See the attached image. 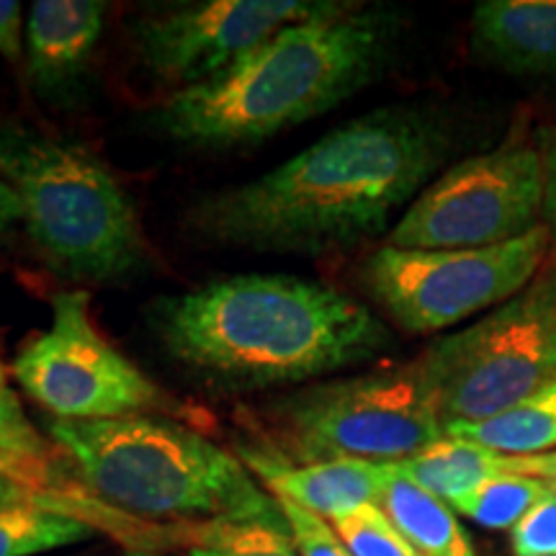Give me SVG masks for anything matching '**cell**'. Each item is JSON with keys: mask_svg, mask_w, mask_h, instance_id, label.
Instances as JSON below:
<instances>
[{"mask_svg": "<svg viewBox=\"0 0 556 556\" xmlns=\"http://www.w3.org/2000/svg\"><path fill=\"white\" fill-rule=\"evenodd\" d=\"M552 232L541 222L523 238L469 250H402L384 245L361 268V283L394 323L433 336L492 312L546 266Z\"/></svg>", "mask_w": 556, "mask_h": 556, "instance_id": "ba28073f", "label": "cell"}, {"mask_svg": "<svg viewBox=\"0 0 556 556\" xmlns=\"http://www.w3.org/2000/svg\"><path fill=\"white\" fill-rule=\"evenodd\" d=\"M276 503L281 507L299 556H353L330 520L319 518L289 500H276Z\"/></svg>", "mask_w": 556, "mask_h": 556, "instance_id": "cb8c5ba5", "label": "cell"}, {"mask_svg": "<svg viewBox=\"0 0 556 556\" xmlns=\"http://www.w3.org/2000/svg\"><path fill=\"white\" fill-rule=\"evenodd\" d=\"M397 467L443 503H451L486 479L510 471V456L479 446V443L462 441V438L443 435L441 441L430 443L428 448L409 456Z\"/></svg>", "mask_w": 556, "mask_h": 556, "instance_id": "ac0fdd59", "label": "cell"}, {"mask_svg": "<svg viewBox=\"0 0 556 556\" xmlns=\"http://www.w3.org/2000/svg\"><path fill=\"white\" fill-rule=\"evenodd\" d=\"M454 135L428 106H384L330 129L248 184L199 199V240L258 253L325 255L377 238L446 163Z\"/></svg>", "mask_w": 556, "mask_h": 556, "instance_id": "6da1fadb", "label": "cell"}, {"mask_svg": "<svg viewBox=\"0 0 556 556\" xmlns=\"http://www.w3.org/2000/svg\"><path fill=\"white\" fill-rule=\"evenodd\" d=\"M325 0H206L144 13L131 26L137 60L178 90L217 78L283 26L315 18Z\"/></svg>", "mask_w": 556, "mask_h": 556, "instance_id": "8fae6325", "label": "cell"}, {"mask_svg": "<svg viewBox=\"0 0 556 556\" xmlns=\"http://www.w3.org/2000/svg\"><path fill=\"white\" fill-rule=\"evenodd\" d=\"M160 345L225 389H266L328 377L387 353L392 330L328 283L287 274L214 278L148 312Z\"/></svg>", "mask_w": 556, "mask_h": 556, "instance_id": "7a4b0ae2", "label": "cell"}, {"mask_svg": "<svg viewBox=\"0 0 556 556\" xmlns=\"http://www.w3.org/2000/svg\"><path fill=\"white\" fill-rule=\"evenodd\" d=\"M446 435L479 443L503 456H541L556 451V379L486 420L448 426Z\"/></svg>", "mask_w": 556, "mask_h": 556, "instance_id": "e0dca14e", "label": "cell"}, {"mask_svg": "<svg viewBox=\"0 0 556 556\" xmlns=\"http://www.w3.org/2000/svg\"><path fill=\"white\" fill-rule=\"evenodd\" d=\"M238 456L276 500H289L325 520H336L364 505H379L389 475V464L361 458L291 464L263 454L261 448H242Z\"/></svg>", "mask_w": 556, "mask_h": 556, "instance_id": "4fadbf2b", "label": "cell"}, {"mask_svg": "<svg viewBox=\"0 0 556 556\" xmlns=\"http://www.w3.org/2000/svg\"><path fill=\"white\" fill-rule=\"evenodd\" d=\"M548 490L552 482L546 479L505 471L469 490L467 495L451 500L448 505L454 507L456 516L469 518L486 531H513Z\"/></svg>", "mask_w": 556, "mask_h": 556, "instance_id": "ffe728a7", "label": "cell"}, {"mask_svg": "<svg viewBox=\"0 0 556 556\" xmlns=\"http://www.w3.org/2000/svg\"><path fill=\"white\" fill-rule=\"evenodd\" d=\"M0 387H9V374H5L3 364H0Z\"/></svg>", "mask_w": 556, "mask_h": 556, "instance_id": "f546056e", "label": "cell"}, {"mask_svg": "<svg viewBox=\"0 0 556 556\" xmlns=\"http://www.w3.org/2000/svg\"><path fill=\"white\" fill-rule=\"evenodd\" d=\"M47 433L83 490L137 523L283 518L240 456L180 422L155 415L52 420Z\"/></svg>", "mask_w": 556, "mask_h": 556, "instance_id": "277c9868", "label": "cell"}, {"mask_svg": "<svg viewBox=\"0 0 556 556\" xmlns=\"http://www.w3.org/2000/svg\"><path fill=\"white\" fill-rule=\"evenodd\" d=\"M18 219H24V206H21V201L11 186L5 180H0V235Z\"/></svg>", "mask_w": 556, "mask_h": 556, "instance_id": "f1b7e54d", "label": "cell"}, {"mask_svg": "<svg viewBox=\"0 0 556 556\" xmlns=\"http://www.w3.org/2000/svg\"><path fill=\"white\" fill-rule=\"evenodd\" d=\"M0 180L39 255L73 281L119 283L148 266L135 201L78 139L0 111Z\"/></svg>", "mask_w": 556, "mask_h": 556, "instance_id": "5b68a950", "label": "cell"}, {"mask_svg": "<svg viewBox=\"0 0 556 556\" xmlns=\"http://www.w3.org/2000/svg\"><path fill=\"white\" fill-rule=\"evenodd\" d=\"M544 155L523 144L484 152L430 180L389 232L402 250H469L518 240L541 225Z\"/></svg>", "mask_w": 556, "mask_h": 556, "instance_id": "30bf717a", "label": "cell"}, {"mask_svg": "<svg viewBox=\"0 0 556 556\" xmlns=\"http://www.w3.org/2000/svg\"><path fill=\"white\" fill-rule=\"evenodd\" d=\"M189 556H299L287 520H222L193 526Z\"/></svg>", "mask_w": 556, "mask_h": 556, "instance_id": "44dd1931", "label": "cell"}, {"mask_svg": "<svg viewBox=\"0 0 556 556\" xmlns=\"http://www.w3.org/2000/svg\"><path fill=\"white\" fill-rule=\"evenodd\" d=\"M402 31L397 9L336 3L283 26L217 78L176 90L152 111V127L193 150L266 142L377 83L397 54Z\"/></svg>", "mask_w": 556, "mask_h": 556, "instance_id": "3957f363", "label": "cell"}, {"mask_svg": "<svg viewBox=\"0 0 556 556\" xmlns=\"http://www.w3.org/2000/svg\"><path fill=\"white\" fill-rule=\"evenodd\" d=\"M379 505L415 556H477L454 507L409 479L397 464H389Z\"/></svg>", "mask_w": 556, "mask_h": 556, "instance_id": "9a60e30c", "label": "cell"}, {"mask_svg": "<svg viewBox=\"0 0 556 556\" xmlns=\"http://www.w3.org/2000/svg\"><path fill=\"white\" fill-rule=\"evenodd\" d=\"M415 361L443 430L486 420L556 379V258L516 296L433 340Z\"/></svg>", "mask_w": 556, "mask_h": 556, "instance_id": "8992f818", "label": "cell"}, {"mask_svg": "<svg viewBox=\"0 0 556 556\" xmlns=\"http://www.w3.org/2000/svg\"><path fill=\"white\" fill-rule=\"evenodd\" d=\"M127 556H155V554H150V552H137V548H135V552H129Z\"/></svg>", "mask_w": 556, "mask_h": 556, "instance_id": "4dcf8cb0", "label": "cell"}, {"mask_svg": "<svg viewBox=\"0 0 556 556\" xmlns=\"http://www.w3.org/2000/svg\"><path fill=\"white\" fill-rule=\"evenodd\" d=\"M330 523L353 556H415L381 505H364Z\"/></svg>", "mask_w": 556, "mask_h": 556, "instance_id": "7402d4cb", "label": "cell"}, {"mask_svg": "<svg viewBox=\"0 0 556 556\" xmlns=\"http://www.w3.org/2000/svg\"><path fill=\"white\" fill-rule=\"evenodd\" d=\"M31 503H50V505L65 507V510L73 513V516L88 520V523H93L99 531L106 528L109 533H114V536H119L122 541H131V536H135L137 531L135 520L122 516V513L111 510L106 505L78 503V500L50 495V492H37L0 475V510H9V507H18V505H31Z\"/></svg>", "mask_w": 556, "mask_h": 556, "instance_id": "603a6c76", "label": "cell"}, {"mask_svg": "<svg viewBox=\"0 0 556 556\" xmlns=\"http://www.w3.org/2000/svg\"><path fill=\"white\" fill-rule=\"evenodd\" d=\"M513 556H556V482L510 531Z\"/></svg>", "mask_w": 556, "mask_h": 556, "instance_id": "d4e9b609", "label": "cell"}, {"mask_svg": "<svg viewBox=\"0 0 556 556\" xmlns=\"http://www.w3.org/2000/svg\"><path fill=\"white\" fill-rule=\"evenodd\" d=\"M106 3L37 0L26 16V75L52 106L73 103L99 47Z\"/></svg>", "mask_w": 556, "mask_h": 556, "instance_id": "7c38bea8", "label": "cell"}, {"mask_svg": "<svg viewBox=\"0 0 556 556\" xmlns=\"http://www.w3.org/2000/svg\"><path fill=\"white\" fill-rule=\"evenodd\" d=\"M60 462H67L50 438L34 428L16 392L0 387V475L37 492H50L78 503H99L80 484L65 477Z\"/></svg>", "mask_w": 556, "mask_h": 556, "instance_id": "2e32d148", "label": "cell"}, {"mask_svg": "<svg viewBox=\"0 0 556 556\" xmlns=\"http://www.w3.org/2000/svg\"><path fill=\"white\" fill-rule=\"evenodd\" d=\"M510 471L556 482V451L541 456H510Z\"/></svg>", "mask_w": 556, "mask_h": 556, "instance_id": "83f0119b", "label": "cell"}, {"mask_svg": "<svg viewBox=\"0 0 556 556\" xmlns=\"http://www.w3.org/2000/svg\"><path fill=\"white\" fill-rule=\"evenodd\" d=\"M26 24L24 9L16 0H0V58L11 65L24 62Z\"/></svg>", "mask_w": 556, "mask_h": 556, "instance_id": "484cf974", "label": "cell"}, {"mask_svg": "<svg viewBox=\"0 0 556 556\" xmlns=\"http://www.w3.org/2000/svg\"><path fill=\"white\" fill-rule=\"evenodd\" d=\"M13 377L54 420H116L173 413L176 402L103 338L86 289L52 299V323L26 340Z\"/></svg>", "mask_w": 556, "mask_h": 556, "instance_id": "9c48e42d", "label": "cell"}, {"mask_svg": "<svg viewBox=\"0 0 556 556\" xmlns=\"http://www.w3.org/2000/svg\"><path fill=\"white\" fill-rule=\"evenodd\" d=\"M475 50L513 75H556V0H484L471 13Z\"/></svg>", "mask_w": 556, "mask_h": 556, "instance_id": "5bb4252c", "label": "cell"}, {"mask_svg": "<svg viewBox=\"0 0 556 556\" xmlns=\"http://www.w3.org/2000/svg\"><path fill=\"white\" fill-rule=\"evenodd\" d=\"M270 415L281 454H263L291 464H402L446 435L417 361L309 384L278 400Z\"/></svg>", "mask_w": 556, "mask_h": 556, "instance_id": "52a82bcc", "label": "cell"}, {"mask_svg": "<svg viewBox=\"0 0 556 556\" xmlns=\"http://www.w3.org/2000/svg\"><path fill=\"white\" fill-rule=\"evenodd\" d=\"M96 536L99 528L60 505L31 503L0 510V556H41Z\"/></svg>", "mask_w": 556, "mask_h": 556, "instance_id": "d6986e66", "label": "cell"}, {"mask_svg": "<svg viewBox=\"0 0 556 556\" xmlns=\"http://www.w3.org/2000/svg\"><path fill=\"white\" fill-rule=\"evenodd\" d=\"M544 176H546V197H544V225L552 232V248H556V129L552 131L544 152Z\"/></svg>", "mask_w": 556, "mask_h": 556, "instance_id": "4316f807", "label": "cell"}]
</instances>
